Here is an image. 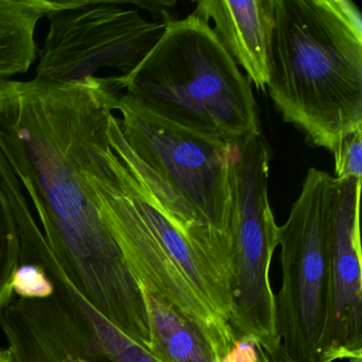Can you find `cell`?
<instances>
[{
  "mask_svg": "<svg viewBox=\"0 0 362 362\" xmlns=\"http://www.w3.org/2000/svg\"><path fill=\"white\" fill-rule=\"evenodd\" d=\"M266 354L268 355L269 359L271 360V362H291L290 361L289 358L286 356L281 344H279L277 346H275L274 349L266 351Z\"/></svg>",
  "mask_w": 362,
  "mask_h": 362,
  "instance_id": "cell-18",
  "label": "cell"
},
{
  "mask_svg": "<svg viewBox=\"0 0 362 362\" xmlns=\"http://www.w3.org/2000/svg\"><path fill=\"white\" fill-rule=\"evenodd\" d=\"M0 362H12L11 354L8 347H0Z\"/></svg>",
  "mask_w": 362,
  "mask_h": 362,
  "instance_id": "cell-19",
  "label": "cell"
},
{
  "mask_svg": "<svg viewBox=\"0 0 362 362\" xmlns=\"http://www.w3.org/2000/svg\"><path fill=\"white\" fill-rule=\"evenodd\" d=\"M54 291V284L37 260L21 254L20 266L13 279V294L18 298H44Z\"/></svg>",
  "mask_w": 362,
  "mask_h": 362,
  "instance_id": "cell-16",
  "label": "cell"
},
{
  "mask_svg": "<svg viewBox=\"0 0 362 362\" xmlns=\"http://www.w3.org/2000/svg\"><path fill=\"white\" fill-rule=\"evenodd\" d=\"M158 43L127 75L113 76L118 90L171 124L238 143L262 132L251 83L209 23L194 14L165 16Z\"/></svg>",
  "mask_w": 362,
  "mask_h": 362,
  "instance_id": "cell-3",
  "label": "cell"
},
{
  "mask_svg": "<svg viewBox=\"0 0 362 362\" xmlns=\"http://www.w3.org/2000/svg\"><path fill=\"white\" fill-rule=\"evenodd\" d=\"M109 118L99 122L82 166L95 206L119 247L139 288L158 296L192 322L209 341L219 362L236 346L230 323L192 287L163 251L135 209L107 139Z\"/></svg>",
  "mask_w": 362,
  "mask_h": 362,
  "instance_id": "cell-4",
  "label": "cell"
},
{
  "mask_svg": "<svg viewBox=\"0 0 362 362\" xmlns=\"http://www.w3.org/2000/svg\"><path fill=\"white\" fill-rule=\"evenodd\" d=\"M35 79L86 84L103 69L132 71L158 43L165 22L145 20L119 0H69L47 16Z\"/></svg>",
  "mask_w": 362,
  "mask_h": 362,
  "instance_id": "cell-8",
  "label": "cell"
},
{
  "mask_svg": "<svg viewBox=\"0 0 362 362\" xmlns=\"http://www.w3.org/2000/svg\"><path fill=\"white\" fill-rule=\"evenodd\" d=\"M20 259L18 223L9 199L0 185V313L13 300V279Z\"/></svg>",
  "mask_w": 362,
  "mask_h": 362,
  "instance_id": "cell-14",
  "label": "cell"
},
{
  "mask_svg": "<svg viewBox=\"0 0 362 362\" xmlns=\"http://www.w3.org/2000/svg\"><path fill=\"white\" fill-rule=\"evenodd\" d=\"M361 180L334 179L329 209L330 298L321 362L362 357Z\"/></svg>",
  "mask_w": 362,
  "mask_h": 362,
  "instance_id": "cell-10",
  "label": "cell"
},
{
  "mask_svg": "<svg viewBox=\"0 0 362 362\" xmlns=\"http://www.w3.org/2000/svg\"><path fill=\"white\" fill-rule=\"evenodd\" d=\"M336 181L361 180L362 129L347 135L334 151Z\"/></svg>",
  "mask_w": 362,
  "mask_h": 362,
  "instance_id": "cell-17",
  "label": "cell"
},
{
  "mask_svg": "<svg viewBox=\"0 0 362 362\" xmlns=\"http://www.w3.org/2000/svg\"><path fill=\"white\" fill-rule=\"evenodd\" d=\"M20 241L21 253L42 264L54 291L44 298H13L0 313L12 362H111L81 296L61 270L37 222L20 226Z\"/></svg>",
  "mask_w": 362,
  "mask_h": 362,
  "instance_id": "cell-9",
  "label": "cell"
},
{
  "mask_svg": "<svg viewBox=\"0 0 362 362\" xmlns=\"http://www.w3.org/2000/svg\"><path fill=\"white\" fill-rule=\"evenodd\" d=\"M84 310L92 322L97 340L111 362H160L147 349L129 338L99 315L82 298Z\"/></svg>",
  "mask_w": 362,
  "mask_h": 362,
  "instance_id": "cell-15",
  "label": "cell"
},
{
  "mask_svg": "<svg viewBox=\"0 0 362 362\" xmlns=\"http://www.w3.org/2000/svg\"><path fill=\"white\" fill-rule=\"evenodd\" d=\"M267 88L283 120L334 153L362 129V18L351 0H275Z\"/></svg>",
  "mask_w": 362,
  "mask_h": 362,
  "instance_id": "cell-2",
  "label": "cell"
},
{
  "mask_svg": "<svg viewBox=\"0 0 362 362\" xmlns=\"http://www.w3.org/2000/svg\"><path fill=\"white\" fill-rule=\"evenodd\" d=\"M150 341L148 351L160 362H219L203 332L177 309L141 289Z\"/></svg>",
  "mask_w": 362,
  "mask_h": 362,
  "instance_id": "cell-13",
  "label": "cell"
},
{
  "mask_svg": "<svg viewBox=\"0 0 362 362\" xmlns=\"http://www.w3.org/2000/svg\"><path fill=\"white\" fill-rule=\"evenodd\" d=\"M334 177L309 168L288 219L279 228L281 287L276 330L291 362H321L329 313V209Z\"/></svg>",
  "mask_w": 362,
  "mask_h": 362,
  "instance_id": "cell-5",
  "label": "cell"
},
{
  "mask_svg": "<svg viewBox=\"0 0 362 362\" xmlns=\"http://www.w3.org/2000/svg\"><path fill=\"white\" fill-rule=\"evenodd\" d=\"M69 1L0 0V84L26 74L37 59L35 31L43 18Z\"/></svg>",
  "mask_w": 362,
  "mask_h": 362,
  "instance_id": "cell-12",
  "label": "cell"
},
{
  "mask_svg": "<svg viewBox=\"0 0 362 362\" xmlns=\"http://www.w3.org/2000/svg\"><path fill=\"white\" fill-rule=\"evenodd\" d=\"M127 143L204 226L230 239L234 144L171 124L126 94L115 109Z\"/></svg>",
  "mask_w": 362,
  "mask_h": 362,
  "instance_id": "cell-7",
  "label": "cell"
},
{
  "mask_svg": "<svg viewBox=\"0 0 362 362\" xmlns=\"http://www.w3.org/2000/svg\"><path fill=\"white\" fill-rule=\"evenodd\" d=\"M271 151L262 132L234 144L230 220V325L236 339L256 341L264 351L281 344L270 283L279 228L268 196Z\"/></svg>",
  "mask_w": 362,
  "mask_h": 362,
  "instance_id": "cell-6",
  "label": "cell"
},
{
  "mask_svg": "<svg viewBox=\"0 0 362 362\" xmlns=\"http://www.w3.org/2000/svg\"><path fill=\"white\" fill-rule=\"evenodd\" d=\"M347 360H349L347 362H362V357L349 358Z\"/></svg>",
  "mask_w": 362,
  "mask_h": 362,
  "instance_id": "cell-20",
  "label": "cell"
},
{
  "mask_svg": "<svg viewBox=\"0 0 362 362\" xmlns=\"http://www.w3.org/2000/svg\"><path fill=\"white\" fill-rule=\"evenodd\" d=\"M194 16L213 22L216 35L250 83L266 90L271 77L275 0H199Z\"/></svg>",
  "mask_w": 362,
  "mask_h": 362,
  "instance_id": "cell-11",
  "label": "cell"
},
{
  "mask_svg": "<svg viewBox=\"0 0 362 362\" xmlns=\"http://www.w3.org/2000/svg\"><path fill=\"white\" fill-rule=\"evenodd\" d=\"M119 96L111 77L86 84L35 78L0 84V152L28 192L50 252L74 289L147 347L141 288L82 177L93 134Z\"/></svg>",
  "mask_w": 362,
  "mask_h": 362,
  "instance_id": "cell-1",
  "label": "cell"
}]
</instances>
